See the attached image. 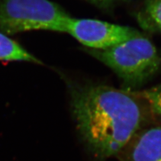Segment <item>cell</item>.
I'll return each instance as SVG.
<instances>
[{
  "label": "cell",
  "mask_w": 161,
  "mask_h": 161,
  "mask_svg": "<svg viewBox=\"0 0 161 161\" xmlns=\"http://www.w3.org/2000/svg\"><path fill=\"white\" fill-rule=\"evenodd\" d=\"M70 92L77 126L91 153L100 160L118 155L142 124L138 98L102 84L76 85Z\"/></svg>",
  "instance_id": "6da1fadb"
},
{
  "label": "cell",
  "mask_w": 161,
  "mask_h": 161,
  "mask_svg": "<svg viewBox=\"0 0 161 161\" xmlns=\"http://www.w3.org/2000/svg\"><path fill=\"white\" fill-rule=\"evenodd\" d=\"M87 51L116 73L127 92L142 86L161 69V50L142 34L107 49Z\"/></svg>",
  "instance_id": "7a4b0ae2"
},
{
  "label": "cell",
  "mask_w": 161,
  "mask_h": 161,
  "mask_svg": "<svg viewBox=\"0 0 161 161\" xmlns=\"http://www.w3.org/2000/svg\"><path fill=\"white\" fill-rule=\"evenodd\" d=\"M70 18L49 0H0V32L7 36L39 30L66 33Z\"/></svg>",
  "instance_id": "3957f363"
},
{
  "label": "cell",
  "mask_w": 161,
  "mask_h": 161,
  "mask_svg": "<svg viewBox=\"0 0 161 161\" xmlns=\"http://www.w3.org/2000/svg\"><path fill=\"white\" fill-rule=\"evenodd\" d=\"M66 33L92 50H105L140 36L134 28L93 19L70 17Z\"/></svg>",
  "instance_id": "277c9868"
},
{
  "label": "cell",
  "mask_w": 161,
  "mask_h": 161,
  "mask_svg": "<svg viewBox=\"0 0 161 161\" xmlns=\"http://www.w3.org/2000/svg\"><path fill=\"white\" fill-rule=\"evenodd\" d=\"M118 155L121 161H161V127L137 132Z\"/></svg>",
  "instance_id": "5b68a950"
},
{
  "label": "cell",
  "mask_w": 161,
  "mask_h": 161,
  "mask_svg": "<svg viewBox=\"0 0 161 161\" xmlns=\"http://www.w3.org/2000/svg\"><path fill=\"white\" fill-rule=\"evenodd\" d=\"M136 18L146 31L161 34V0H144Z\"/></svg>",
  "instance_id": "8992f818"
},
{
  "label": "cell",
  "mask_w": 161,
  "mask_h": 161,
  "mask_svg": "<svg viewBox=\"0 0 161 161\" xmlns=\"http://www.w3.org/2000/svg\"><path fill=\"white\" fill-rule=\"evenodd\" d=\"M0 60L41 63L36 57L28 53L18 42L1 32H0Z\"/></svg>",
  "instance_id": "52a82bcc"
},
{
  "label": "cell",
  "mask_w": 161,
  "mask_h": 161,
  "mask_svg": "<svg viewBox=\"0 0 161 161\" xmlns=\"http://www.w3.org/2000/svg\"><path fill=\"white\" fill-rule=\"evenodd\" d=\"M137 98L144 100L153 112L161 119V83L140 92H130Z\"/></svg>",
  "instance_id": "ba28073f"
},
{
  "label": "cell",
  "mask_w": 161,
  "mask_h": 161,
  "mask_svg": "<svg viewBox=\"0 0 161 161\" xmlns=\"http://www.w3.org/2000/svg\"><path fill=\"white\" fill-rule=\"evenodd\" d=\"M105 11H112L125 0H85Z\"/></svg>",
  "instance_id": "9c48e42d"
}]
</instances>
